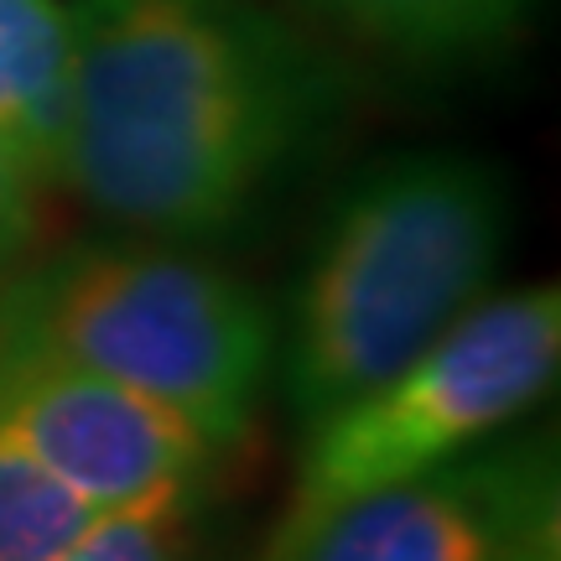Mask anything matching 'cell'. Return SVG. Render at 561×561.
I'll list each match as a JSON object with an SVG mask.
<instances>
[{
    "label": "cell",
    "mask_w": 561,
    "mask_h": 561,
    "mask_svg": "<svg viewBox=\"0 0 561 561\" xmlns=\"http://www.w3.org/2000/svg\"><path fill=\"white\" fill-rule=\"evenodd\" d=\"M187 510H193V494H161V500L100 510L58 561H187L193 551Z\"/></svg>",
    "instance_id": "obj_10"
},
{
    "label": "cell",
    "mask_w": 561,
    "mask_h": 561,
    "mask_svg": "<svg viewBox=\"0 0 561 561\" xmlns=\"http://www.w3.org/2000/svg\"><path fill=\"white\" fill-rule=\"evenodd\" d=\"M546 541H557L551 462L515 447L328 504H291L265 561H515Z\"/></svg>",
    "instance_id": "obj_5"
},
{
    "label": "cell",
    "mask_w": 561,
    "mask_h": 561,
    "mask_svg": "<svg viewBox=\"0 0 561 561\" xmlns=\"http://www.w3.org/2000/svg\"><path fill=\"white\" fill-rule=\"evenodd\" d=\"M37 182H42V167L26 157V146L11 130H0V297L21 276L16 261H21V250H26V234H32Z\"/></svg>",
    "instance_id": "obj_11"
},
{
    "label": "cell",
    "mask_w": 561,
    "mask_h": 561,
    "mask_svg": "<svg viewBox=\"0 0 561 561\" xmlns=\"http://www.w3.org/2000/svg\"><path fill=\"white\" fill-rule=\"evenodd\" d=\"M312 110V62L244 0H79L58 178L104 219L198 240L240 219Z\"/></svg>",
    "instance_id": "obj_1"
},
{
    "label": "cell",
    "mask_w": 561,
    "mask_h": 561,
    "mask_svg": "<svg viewBox=\"0 0 561 561\" xmlns=\"http://www.w3.org/2000/svg\"><path fill=\"white\" fill-rule=\"evenodd\" d=\"M504 250V187L468 157H401L348 193L291 307L286 401L339 416L473 307Z\"/></svg>",
    "instance_id": "obj_2"
},
{
    "label": "cell",
    "mask_w": 561,
    "mask_h": 561,
    "mask_svg": "<svg viewBox=\"0 0 561 561\" xmlns=\"http://www.w3.org/2000/svg\"><path fill=\"white\" fill-rule=\"evenodd\" d=\"M405 58H468L525 21L530 0H312Z\"/></svg>",
    "instance_id": "obj_8"
},
{
    "label": "cell",
    "mask_w": 561,
    "mask_h": 561,
    "mask_svg": "<svg viewBox=\"0 0 561 561\" xmlns=\"http://www.w3.org/2000/svg\"><path fill=\"white\" fill-rule=\"evenodd\" d=\"M515 561H557V541H546V546H530L525 557H515Z\"/></svg>",
    "instance_id": "obj_12"
},
{
    "label": "cell",
    "mask_w": 561,
    "mask_h": 561,
    "mask_svg": "<svg viewBox=\"0 0 561 561\" xmlns=\"http://www.w3.org/2000/svg\"><path fill=\"white\" fill-rule=\"evenodd\" d=\"M0 79L16 100V140L42 178H58L73 94V5L0 0Z\"/></svg>",
    "instance_id": "obj_7"
},
{
    "label": "cell",
    "mask_w": 561,
    "mask_h": 561,
    "mask_svg": "<svg viewBox=\"0 0 561 561\" xmlns=\"http://www.w3.org/2000/svg\"><path fill=\"white\" fill-rule=\"evenodd\" d=\"M0 426L94 510L198 494L214 458L198 426L172 405L47 354L0 359Z\"/></svg>",
    "instance_id": "obj_6"
},
{
    "label": "cell",
    "mask_w": 561,
    "mask_h": 561,
    "mask_svg": "<svg viewBox=\"0 0 561 561\" xmlns=\"http://www.w3.org/2000/svg\"><path fill=\"white\" fill-rule=\"evenodd\" d=\"M100 510L0 426V561H58Z\"/></svg>",
    "instance_id": "obj_9"
},
{
    "label": "cell",
    "mask_w": 561,
    "mask_h": 561,
    "mask_svg": "<svg viewBox=\"0 0 561 561\" xmlns=\"http://www.w3.org/2000/svg\"><path fill=\"white\" fill-rule=\"evenodd\" d=\"M11 354L110 375L224 447L255 416L276 322L244 280L178 250H73L5 286L0 359Z\"/></svg>",
    "instance_id": "obj_3"
},
{
    "label": "cell",
    "mask_w": 561,
    "mask_h": 561,
    "mask_svg": "<svg viewBox=\"0 0 561 561\" xmlns=\"http://www.w3.org/2000/svg\"><path fill=\"white\" fill-rule=\"evenodd\" d=\"M561 291L536 286L462 312L416 364L312 426L297 500L328 504L385 489L500 432L557 380Z\"/></svg>",
    "instance_id": "obj_4"
}]
</instances>
